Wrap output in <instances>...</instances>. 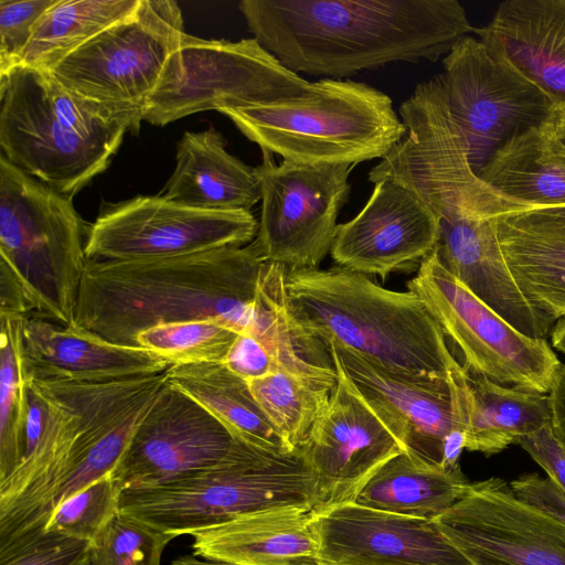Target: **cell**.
Returning <instances> with one entry per match:
<instances>
[{"label":"cell","instance_id":"cell-28","mask_svg":"<svg viewBox=\"0 0 565 565\" xmlns=\"http://www.w3.org/2000/svg\"><path fill=\"white\" fill-rule=\"evenodd\" d=\"M287 271L264 262L248 335L266 349L280 371L332 390L337 371L327 345L294 316L287 295Z\"/></svg>","mask_w":565,"mask_h":565},{"label":"cell","instance_id":"cell-14","mask_svg":"<svg viewBox=\"0 0 565 565\" xmlns=\"http://www.w3.org/2000/svg\"><path fill=\"white\" fill-rule=\"evenodd\" d=\"M256 167L262 209L249 244L263 262L287 269H317L331 252L337 218L347 203L353 164H305L262 151Z\"/></svg>","mask_w":565,"mask_h":565},{"label":"cell","instance_id":"cell-24","mask_svg":"<svg viewBox=\"0 0 565 565\" xmlns=\"http://www.w3.org/2000/svg\"><path fill=\"white\" fill-rule=\"evenodd\" d=\"M498 57L565 108V0H508L491 22L473 29Z\"/></svg>","mask_w":565,"mask_h":565},{"label":"cell","instance_id":"cell-26","mask_svg":"<svg viewBox=\"0 0 565 565\" xmlns=\"http://www.w3.org/2000/svg\"><path fill=\"white\" fill-rule=\"evenodd\" d=\"M312 511L242 514L192 532L191 547L196 556L235 565H323Z\"/></svg>","mask_w":565,"mask_h":565},{"label":"cell","instance_id":"cell-21","mask_svg":"<svg viewBox=\"0 0 565 565\" xmlns=\"http://www.w3.org/2000/svg\"><path fill=\"white\" fill-rule=\"evenodd\" d=\"M324 344L361 393L381 404L402 426L407 452L443 468L445 438L454 429L466 431V374L443 379L396 373L333 342Z\"/></svg>","mask_w":565,"mask_h":565},{"label":"cell","instance_id":"cell-46","mask_svg":"<svg viewBox=\"0 0 565 565\" xmlns=\"http://www.w3.org/2000/svg\"><path fill=\"white\" fill-rule=\"evenodd\" d=\"M551 130L565 145V108H555L546 122Z\"/></svg>","mask_w":565,"mask_h":565},{"label":"cell","instance_id":"cell-29","mask_svg":"<svg viewBox=\"0 0 565 565\" xmlns=\"http://www.w3.org/2000/svg\"><path fill=\"white\" fill-rule=\"evenodd\" d=\"M477 177L499 194L527 205H565V145L545 124L510 139Z\"/></svg>","mask_w":565,"mask_h":565},{"label":"cell","instance_id":"cell-37","mask_svg":"<svg viewBox=\"0 0 565 565\" xmlns=\"http://www.w3.org/2000/svg\"><path fill=\"white\" fill-rule=\"evenodd\" d=\"M173 539L118 512L92 543L89 565H160Z\"/></svg>","mask_w":565,"mask_h":565},{"label":"cell","instance_id":"cell-40","mask_svg":"<svg viewBox=\"0 0 565 565\" xmlns=\"http://www.w3.org/2000/svg\"><path fill=\"white\" fill-rule=\"evenodd\" d=\"M56 0H0V73L20 64L34 25Z\"/></svg>","mask_w":565,"mask_h":565},{"label":"cell","instance_id":"cell-11","mask_svg":"<svg viewBox=\"0 0 565 565\" xmlns=\"http://www.w3.org/2000/svg\"><path fill=\"white\" fill-rule=\"evenodd\" d=\"M460 352L469 375L547 394L562 365L546 339L523 334L462 285L436 249L406 282Z\"/></svg>","mask_w":565,"mask_h":565},{"label":"cell","instance_id":"cell-9","mask_svg":"<svg viewBox=\"0 0 565 565\" xmlns=\"http://www.w3.org/2000/svg\"><path fill=\"white\" fill-rule=\"evenodd\" d=\"M172 0H140L126 18L49 72L67 89L125 120L137 135L164 65L184 34Z\"/></svg>","mask_w":565,"mask_h":565},{"label":"cell","instance_id":"cell-43","mask_svg":"<svg viewBox=\"0 0 565 565\" xmlns=\"http://www.w3.org/2000/svg\"><path fill=\"white\" fill-rule=\"evenodd\" d=\"M224 363L246 381L280 371L262 343L248 334L238 335Z\"/></svg>","mask_w":565,"mask_h":565},{"label":"cell","instance_id":"cell-27","mask_svg":"<svg viewBox=\"0 0 565 565\" xmlns=\"http://www.w3.org/2000/svg\"><path fill=\"white\" fill-rule=\"evenodd\" d=\"M213 127L185 131L177 145V164L161 196L204 211L246 210L262 200L256 168L227 152Z\"/></svg>","mask_w":565,"mask_h":565},{"label":"cell","instance_id":"cell-2","mask_svg":"<svg viewBox=\"0 0 565 565\" xmlns=\"http://www.w3.org/2000/svg\"><path fill=\"white\" fill-rule=\"evenodd\" d=\"M238 9L285 67L335 79L436 62L473 31L457 0H243Z\"/></svg>","mask_w":565,"mask_h":565},{"label":"cell","instance_id":"cell-25","mask_svg":"<svg viewBox=\"0 0 565 565\" xmlns=\"http://www.w3.org/2000/svg\"><path fill=\"white\" fill-rule=\"evenodd\" d=\"M499 245L525 298L554 324L565 320V205L494 216Z\"/></svg>","mask_w":565,"mask_h":565},{"label":"cell","instance_id":"cell-39","mask_svg":"<svg viewBox=\"0 0 565 565\" xmlns=\"http://www.w3.org/2000/svg\"><path fill=\"white\" fill-rule=\"evenodd\" d=\"M92 543L54 531L0 548V565H89Z\"/></svg>","mask_w":565,"mask_h":565},{"label":"cell","instance_id":"cell-18","mask_svg":"<svg viewBox=\"0 0 565 565\" xmlns=\"http://www.w3.org/2000/svg\"><path fill=\"white\" fill-rule=\"evenodd\" d=\"M236 441L220 419L167 380L111 477L121 491L161 484L217 463Z\"/></svg>","mask_w":565,"mask_h":565},{"label":"cell","instance_id":"cell-48","mask_svg":"<svg viewBox=\"0 0 565 565\" xmlns=\"http://www.w3.org/2000/svg\"><path fill=\"white\" fill-rule=\"evenodd\" d=\"M551 340L554 349L565 355V320H558L552 331Z\"/></svg>","mask_w":565,"mask_h":565},{"label":"cell","instance_id":"cell-44","mask_svg":"<svg viewBox=\"0 0 565 565\" xmlns=\"http://www.w3.org/2000/svg\"><path fill=\"white\" fill-rule=\"evenodd\" d=\"M25 292L10 268L0 262V316H32Z\"/></svg>","mask_w":565,"mask_h":565},{"label":"cell","instance_id":"cell-8","mask_svg":"<svg viewBox=\"0 0 565 565\" xmlns=\"http://www.w3.org/2000/svg\"><path fill=\"white\" fill-rule=\"evenodd\" d=\"M88 230L71 198L0 154V262L22 286L32 316L74 324Z\"/></svg>","mask_w":565,"mask_h":565},{"label":"cell","instance_id":"cell-16","mask_svg":"<svg viewBox=\"0 0 565 565\" xmlns=\"http://www.w3.org/2000/svg\"><path fill=\"white\" fill-rule=\"evenodd\" d=\"M337 383L300 448L315 471V510L353 502L373 473L407 451L406 435L377 402L361 393L334 361Z\"/></svg>","mask_w":565,"mask_h":565},{"label":"cell","instance_id":"cell-30","mask_svg":"<svg viewBox=\"0 0 565 565\" xmlns=\"http://www.w3.org/2000/svg\"><path fill=\"white\" fill-rule=\"evenodd\" d=\"M462 388L469 451L495 455L551 423L547 394L469 374Z\"/></svg>","mask_w":565,"mask_h":565},{"label":"cell","instance_id":"cell-20","mask_svg":"<svg viewBox=\"0 0 565 565\" xmlns=\"http://www.w3.org/2000/svg\"><path fill=\"white\" fill-rule=\"evenodd\" d=\"M323 565H471L433 520L355 502L312 511Z\"/></svg>","mask_w":565,"mask_h":565},{"label":"cell","instance_id":"cell-7","mask_svg":"<svg viewBox=\"0 0 565 565\" xmlns=\"http://www.w3.org/2000/svg\"><path fill=\"white\" fill-rule=\"evenodd\" d=\"M220 113L262 151L305 164L383 159L407 132L390 96L335 78L310 83L300 96Z\"/></svg>","mask_w":565,"mask_h":565},{"label":"cell","instance_id":"cell-10","mask_svg":"<svg viewBox=\"0 0 565 565\" xmlns=\"http://www.w3.org/2000/svg\"><path fill=\"white\" fill-rule=\"evenodd\" d=\"M309 85L254 36L233 42L184 33L149 97L142 120L164 126L200 111L300 96Z\"/></svg>","mask_w":565,"mask_h":565},{"label":"cell","instance_id":"cell-19","mask_svg":"<svg viewBox=\"0 0 565 565\" xmlns=\"http://www.w3.org/2000/svg\"><path fill=\"white\" fill-rule=\"evenodd\" d=\"M438 242V216L412 190L383 178L364 207L338 224L330 255L338 267L386 279L418 269Z\"/></svg>","mask_w":565,"mask_h":565},{"label":"cell","instance_id":"cell-45","mask_svg":"<svg viewBox=\"0 0 565 565\" xmlns=\"http://www.w3.org/2000/svg\"><path fill=\"white\" fill-rule=\"evenodd\" d=\"M547 395L553 430L565 445V363H562Z\"/></svg>","mask_w":565,"mask_h":565},{"label":"cell","instance_id":"cell-15","mask_svg":"<svg viewBox=\"0 0 565 565\" xmlns=\"http://www.w3.org/2000/svg\"><path fill=\"white\" fill-rule=\"evenodd\" d=\"M258 221L246 210L204 211L172 203L161 195L110 204L89 225L87 260H136L172 257L250 244Z\"/></svg>","mask_w":565,"mask_h":565},{"label":"cell","instance_id":"cell-38","mask_svg":"<svg viewBox=\"0 0 565 565\" xmlns=\"http://www.w3.org/2000/svg\"><path fill=\"white\" fill-rule=\"evenodd\" d=\"M121 490L111 473L61 503L45 531H54L93 543L119 512Z\"/></svg>","mask_w":565,"mask_h":565},{"label":"cell","instance_id":"cell-6","mask_svg":"<svg viewBox=\"0 0 565 565\" xmlns=\"http://www.w3.org/2000/svg\"><path fill=\"white\" fill-rule=\"evenodd\" d=\"M318 504L317 476L301 449L276 454L237 438L215 465L121 491L119 513L177 537L242 514Z\"/></svg>","mask_w":565,"mask_h":565},{"label":"cell","instance_id":"cell-22","mask_svg":"<svg viewBox=\"0 0 565 565\" xmlns=\"http://www.w3.org/2000/svg\"><path fill=\"white\" fill-rule=\"evenodd\" d=\"M488 210L460 207L439 217L437 253L447 270L525 335L546 339L554 323L525 298L498 242Z\"/></svg>","mask_w":565,"mask_h":565},{"label":"cell","instance_id":"cell-5","mask_svg":"<svg viewBox=\"0 0 565 565\" xmlns=\"http://www.w3.org/2000/svg\"><path fill=\"white\" fill-rule=\"evenodd\" d=\"M127 131L125 120L49 71L17 64L0 73L1 154L65 196L108 168Z\"/></svg>","mask_w":565,"mask_h":565},{"label":"cell","instance_id":"cell-17","mask_svg":"<svg viewBox=\"0 0 565 565\" xmlns=\"http://www.w3.org/2000/svg\"><path fill=\"white\" fill-rule=\"evenodd\" d=\"M433 522L471 565H565V524L498 477L471 482Z\"/></svg>","mask_w":565,"mask_h":565},{"label":"cell","instance_id":"cell-12","mask_svg":"<svg viewBox=\"0 0 565 565\" xmlns=\"http://www.w3.org/2000/svg\"><path fill=\"white\" fill-rule=\"evenodd\" d=\"M407 132L369 172L412 190L438 218L460 207L505 213L525 204L508 199L472 171L463 139L445 98L440 74L419 83L399 107Z\"/></svg>","mask_w":565,"mask_h":565},{"label":"cell","instance_id":"cell-35","mask_svg":"<svg viewBox=\"0 0 565 565\" xmlns=\"http://www.w3.org/2000/svg\"><path fill=\"white\" fill-rule=\"evenodd\" d=\"M247 383L260 408L292 450L305 445L332 391L285 371Z\"/></svg>","mask_w":565,"mask_h":565},{"label":"cell","instance_id":"cell-4","mask_svg":"<svg viewBox=\"0 0 565 565\" xmlns=\"http://www.w3.org/2000/svg\"><path fill=\"white\" fill-rule=\"evenodd\" d=\"M286 284L295 318L323 343L414 376L448 379L463 367L438 322L409 290L386 289L338 266L288 269Z\"/></svg>","mask_w":565,"mask_h":565},{"label":"cell","instance_id":"cell-23","mask_svg":"<svg viewBox=\"0 0 565 565\" xmlns=\"http://www.w3.org/2000/svg\"><path fill=\"white\" fill-rule=\"evenodd\" d=\"M26 379L106 382L159 374L171 364L139 347L120 345L77 326L35 316L21 319Z\"/></svg>","mask_w":565,"mask_h":565},{"label":"cell","instance_id":"cell-32","mask_svg":"<svg viewBox=\"0 0 565 565\" xmlns=\"http://www.w3.org/2000/svg\"><path fill=\"white\" fill-rule=\"evenodd\" d=\"M168 382L220 419L235 437L276 452L292 450L273 426L246 380L224 362L171 365Z\"/></svg>","mask_w":565,"mask_h":565},{"label":"cell","instance_id":"cell-13","mask_svg":"<svg viewBox=\"0 0 565 565\" xmlns=\"http://www.w3.org/2000/svg\"><path fill=\"white\" fill-rule=\"evenodd\" d=\"M443 64L447 107L476 175L500 147L542 127L553 113L550 97L480 40L462 38Z\"/></svg>","mask_w":565,"mask_h":565},{"label":"cell","instance_id":"cell-33","mask_svg":"<svg viewBox=\"0 0 565 565\" xmlns=\"http://www.w3.org/2000/svg\"><path fill=\"white\" fill-rule=\"evenodd\" d=\"M140 0H56L34 25L20 64L50 71L130 14Z\"/></svg>","mask_w":565,"mask_h":565},{"label":"cell","instance_id":"cell-34","mask_svg":"<svg viewBox=\"0 0 565 565\" xmlns=\"http://www.w3.org/2000/svg\"><path fill=\"white\" fill-rule=\"evenodd\" d=\"M20 317L0 316V479L21 461L29 395L21 352Z\"/></svg>","mask_w":565,"mask_h":565},{"label":"cell","instance_id":"cell-31","mask_svg":"<svg viewBox=\"0 0 565 565\" xmlns=\"http://www.w3.org/2000/svg\"><path fill=\"white\" fill-rule=\"evenodd\" d=\"M461 468L428 465L404 451L379 468L353 502L396 514L434 520L467 492Z\"/></svg>","mask_w":565,"mask_h":565},{"label":"cell","instance_id":"cell-47","mask_svg":"<svg viewBox=\"0 0 565 565\" xmlns=\"http://www.w3.org/2000/svg\"><path fill=\"white\" fill-rule=\"evenodd\" d=\"M171 565H235L232 563L209 559L194 554L182 555L174 558Z\"/></svg>","mask_w":565,"mask_h":565},{"label":"cell","instance_id":"cell-3","mask_svg":"<svg viewBox=\"0 0 565 565\" xmlns=\"http://www.w3.org/2000/svg\"><path fill=\"white\" fill-rule=\"evenodd\" d=\"M264 262L248 244L193 254L87 260L74 323L110 342L137 347L149 328L213 320L249 334Z\"/></svg>","mask_w":565,"mask_h":565},{"label":"cell","instance_id":"cell-41","mask_svg":"<svg viewBox=\"0 0 565 565\" xmlns=\"http://www.w3.org/2000/svg\"><path fill=\"white\" fill-rule=\"evenodd\" d=\"M539 463L551 479L565 493V445L558 439L548 423L540 430L518 441Z\"/></svg>","mask_w":565,"mask_h":565},{"label":"cell","instance_id":"cell-36","mask_svg":"<svg viewBox=\"0 0 565 565\" xmlns=\"http://www.w3.org/2000/svg\"><path fill=\"white\" fill-rule=\"evenodd\" d=\"M239 333L213 320H190L149 328L136 345L171 365L224 362Z\"/></svg>","mask_w":565,"mask_h":565},{"label":"cell","instance_id":"cell-42","mask_svg":"<svg viewBox=\"0 0 565 565\" xmlns=\"http://www.w3.org/2000/svg\"><path fill=\"white\" fill-rule=\"evenodd\" d=\"M510 488L521 500L565 524V493L547 477L525 473L512 480Z\"/></svg>","mask_w":565,"mask_h":565},{"label":"cell","instance_id":"cell-1","mask_svg":"<svg viewBox=\"0 0 565 565\" xmlns=\"http://www.w3.org/2000/svg\"><path fill=\"white\" fill-rule=\"evenodd\" d=\"M26 383L41 399L45 419L32 450L0 479V548L44 532L61 503L113 472L167 383V372L106 382Z\"/></svg>","mask_w":565,"mask_h":565}]
</instances>
